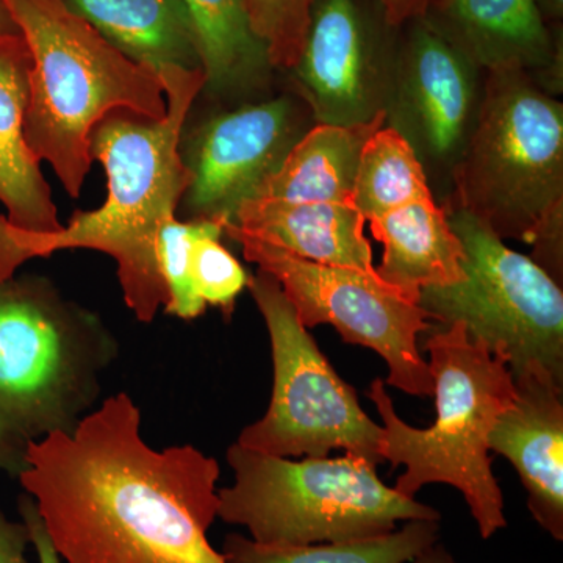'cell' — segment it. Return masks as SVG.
Listing matches in <instances>:
<instances>
[{
    "label": "cell",
    "mask_w": 563,
    "mask_h": 563,
    "mask_svg": "<svg viewBox=\"0 0 563 563\" xmlns=\"http://www.w3.org/2000/svg\"><path fill=\"white\" fill-rule=\"evenodd\" d=\"M220 463L191 444L154 450L128 393L76 431L31 444L18 479L66 563H228L207 539Z\"/></svg>",
    "instance_id": "cell-1"
},
{
    "label": "cell",
    "mask_w": 563,
    "mask_h": 563,
    "mask_svg": "<svg viewBox=\"0 0 563 563\" xmlns=\"http://www.w3.org/2000/svg\"><path fill=\"white\" fill-rule=\"evenodd\" d=\"M157 70L168 102L162 121L140 122L110 113L92 129V161L101 162L109 177V196L101 209L77 211L66 228L54 232L22 231L0 214V280L13 277L31 258L63 250H95L117 261L125 303L139 321L150 324L168 306L157 240L163 222L174 217L191 184L179 146L206 76L202 69L173 65Z\"/></svg>",
    "instance_id": "cell-2"
},
{
    "label": "cell",
    "mask_w": 563,
    "mask_h": 563,
    "mask_svg": "<svg viewBox=\"0 0 563 563\" xmlns=\"http://www.w3.org/2000/svg\"><path fill=\"white\" fill-rule=\"evenodd\" d=\"M440 206L468 211L501 240L532 244V261L562 287V102L521 70L485 73L472 139Z\"/></svg>",
    "instance_id": "cell-3"
},
{
    "label": "cell",
    "mask_w": 563,
    "mask_h": 563,
    "mask_svg": "<svg viewBox=\"0 0 563 563\" xmlns=\"http://www.w3.org/2000/svg\"><path fill=\"white\" fill-rule=\"evenodd\" d=\"M118 354L103 322L46 279L0 280V470L20 477L31 444L76 431Z\"/></svg>",
    "instance_id": "cell-4"
},
{
    "label": "cell",
    "mask_w": 563,
    "mask_h": 563,
    "mask_svg": "<svg viewBox=\"0 0 563 563\" xmlns=\"http://www.w3.org/2000/svg\"><path fill=\"white\" fill-rule=\"evenodd\" d=\"M32 52L24 139L73 198L90 172L91 132L114 111L168 113L161 74L125 57L62 0H2Z\"/></svg>",
    "instance_id": "cell-5"
},
{
    "label": "cell",
    "mask_w": 563,
    "mask_h": 563,
    "mask_svg": "<svg viewBox=\"0 0 563 563\" xmlns=\"http://www.w3.org/2000/svg\"><path fill=\"white\" fill-rule=\"evenodd\" d=\"M433 377L437 420L429 429L406 424L396 413L383 379L368 398L383 417L384 461L406 466L395 490L415 498L428 484H450L465 496L483 539L507 526L504 499L488 457V435L512 406L515 384L507 363L462 324L439 329L426 342Z\"/></svg>",
    "instance_id": "cell-6"
},
{
    "label": "cell",
    "mask_w": 563,
    "mask_h": 563,
    "mask_svg": "<svg viewBox=\"0 0 563 563\" xmlns=\"http://www.w3.org/2000/svg\"><path fill=\"white\" fill-rule=\"evenodd\" d=\"M235 483L218 492V517L263 544L340 543L395 531L398 521H440L433 507L387 487L357 455L287 457L228 450Z\"/></svg>",
    "instance_id": "cell-7"
},
{
    "label": "cell",
    "mask_w": 563,
    "mask_h": 563,
    "mask_svg": "<svg viewBox=\"0 0 563 563\" xmlns=\"http://www.w3.org/2000/svg\"><path fill=\"white\" fill-rule=\"evenodd\" d=\"M442 207L465 251V280L422 288L418 306L443 328L462 324L507 363L512 379L543 374L563 385L561 285L468 211Z\"/></svg>",
    "instance_id": "cell-8"
},
{
    "label": "cell",
    "mask_w": 563,
    "mask_h": 563,
    "mask_svg": "<svg viewBox=\"0 0 563 563\" xmlns=\"http://www.w3.org/2000/svg\"><path fill=\"white\" fill-rule=\"evenodd\" d=\"M247 287L272 340L274 387L265 417L243 429L236 443L276 457H328L344 450L373 465L385 462L383 428L332 368L276 277L258 269Z\"/></svg>",
    "instance_id": "cell-9"
},
{
    "label": "cell",
    "mask_w": 563,
    "mask_h": 563,
    "mask_svg": "<svg viewBox=\"0 0 563 563\" xmlns=\"http://www.w3.org/2000/svg\"><path fill=\"white\" fill-rule=\"evenodd\" d=\"M224 232L247 261L276 277L303 328L332 324L344 342L384 357L388 385L409 395H433L432 373L417 344L418 335L433 325L417 302L377 274L307 261L236 225H224Z\"/></svg>",
    "instance_id": "cell-10"
},
{
    "label": "cell",
    "mask_w": 563,
    "mask_h": 563,
    "mask_svg": "<svg viewBox=\"0 0 563 563\" xmlns=\"http://www.w3.org/2000/svg\"><path fill=\"white\" fill-rule=\"evenodd\" d=\"M407 24L398 40L385 125L410 144L443 203L476 125L485 73L422 18Z\"/></svg>",
    "instance_id": "cell-11"
},
{
    "label": "cell",
    "mask_w": 563,
    "mask_h": 563,
    "mask_svg": "<svg viewBox=\"0 0 563 563\" xmlns=\"http://www.w3.org/2000/svg\"><path fill=\"white\" fill-rule=\"evenodd\" d=\"M362 0H314L292 84L317 124L357 125L387 114L398 38Z\"/></svg>",
    "instance_id": "cell-12"
},
{
    "label": "cell",
    "mask_w": 563,
    "mask_h": 563,
    "mask_svg": "<svg viewBox=\"0 0 563 563\" xmlns=\"http://www.w3.org/2000/svg\"><path fill=\"white\" fill-rule=\"evenodd\" d=\"M307 113L292 98L218 114L195 132L184 162L191 173L185 202L195 220L232 224L236 210L306 135Z\"/></svg>",
    "instance_id": "cell-13"
},
{
    "label": "cell",
    "mask_w": 563,
    "mask_h": 563,
    "mask_svg": "<svg viewBox=\"0 0 563 563\" xmlns=\"http://www.w3.org/2000/svg\"><path fill=\"white\" fill-rule=\"evenodd\" d=\"M421 18L483 73L521 70L562 91V38L536 0H439Z\"/></svg>",
    "instance_id": "cell-14"
},
{
    "label": "cell",
    "mask_w": 563,
    "mask_h": 563,
    "mask_svg": "<svg viewBox=\"0 0 563 563\" xmlns=\"http://www.w3.org/2000/svg\"><path fill=\"white\" fill-rule=\"evenodd\" d=\"M515 399L488 435V450L509 459L528 492L537 523L563 540V385L543 374L514 379Z\"/></svg>",
    "instance_id": "cell-15"
},
{
    "label": "cell",
    "mask_w": 563,
    "mask_h": 563,
    "mask_svg": "<svg viewBox=\"0 0 563 563\" xmlns=\"http://www.w3.org/2000/svg\"><path fill=\"white\" fill-rule=\"evenodd\" d=\"M32 52L21 35H0V202L14 228L62 229L49 184L24 139L31 98Z\"/></svg>",
    "instance_id": "cell-16"
},
{
    "label": "cell",
    "mask_w": 563,
    "mask_h": 563,
    "mask_svg": "<svg viewBox=\"0 0 563 563\" xmlns=\"http://www.w3.org/2000/svg\"><path fill=\"white\" fill-rule=\"evenodd\" d=\"M365 222L351 203L250 199L232 225L307 261L377 274L372 244L363 235Z\"/></svg>",
    "instance_id": "cell-17"
},
{
    "label": "cell",
    "mask_w": 563,
    "mask_h": 563,
    "mask_svg": "<svg viewBox=\"0 0 563 563\" xmlns=\"http://www.w3.org/2000/svg\"><path fill=\"white\" fill-rule=\"evenodd\" d=\"M374 239L384 244L377 276L410 301L428 287L465 280V251L435 198L421 199L369 220Z\"/></svg>",
    "instance_id": "cell-18"
},
{
    "label": "cell",
    "mask_w": 563,
    "mask_h": 563,
    "mask_svg": "<svg viewBox=\"0 0 563 563\" xmlns=\"http://www.w3.org/2000/svg\"><path fill=\"white\" fill-rule=\"evenodd\" d=\"M385 118L357 125H313L250 199L352 206L363 146L384 128Z\"/></svg>",
    "instance_id": "cell-19"
},
{
    "label": "cell",
    "mask_w": 563,
    "mask_h": 563,
    "mask_svg": "<svg viewBox=\"0 0 563 563\" xmlns=\"http://www.w3.org/2000/svg\"><path fill=\"white\" fill-rule=\"evenodd\" d=\"M125 57L201 69L190 14L181 0H62Z\"/></svg>",
    "instance_id": "cell-20"
},
{
    "label": "cell",
    "mask_w": 563,
    "mask_h": 563,
    "mask_svg": "<svg viewBox=\"0 0 563 563\" xmlns=\"http://www.w3.org/2000/svg\"><path fill=\"white\" fill-rule=\"evenodd\" d=\"M196 33L206 87L243 91L268 79L273 65L251 27L244 0H181Z\"/></svg>",
    "instance_id": "cell-21"
},
{
    "label": "cell",
    "mask_w": 563,
    "mask_h": 563,
    "mask_svg": "<svg viewBox=\"0 0 563 563\" xmlns=\"http://www.w3.org/2000/svg\"><path fill=\"white\" fill-rule=\"evenodd\" d=\"M439 521H407L399 531L325 544H263L231 533L224 542L228 563H406L439 540Z\"/></svg>",
    "instance_id": "cell-22"
},
{
    "label": "cell",
    "mask_w": 563,
    "mask_h": 563,
    "mask_svg": "<svg viewBox=\"0 0 563 563\" xmlns=\"http://www.w3.org/2000/svg\"><path fill=\"white\" fill-rule=\"evenodd\" d=\"M428 198L433 192L410 144L388 125L374 132L363 146L352 206L369 221Z\"/></svg>",
    "instance_id": "cell-23"
},
{
    "label": "cell",
    "mask_w": 563,
    "mask_h": 563,
    "mask_svg": "<svg viewBox=\"0 0 563 563\" xmlns=\"http://www.w3.org/2000/svg\"><path fill=\"white\" fill-rule=\"evenodd\" d=\"M209 224V220L177 221L176 217L163 222L157 240V261L163 280L169 292L165 312L195 320L206 310L191 280V250L196 239Z\"/></svg>",
    "instance_id": "cell-24"
},
{
    "label": "cell",
    "mask_w": 563,
    "mask_h": 563,
    "mask_svg": "<svg viewBox=\"0 0 563 563\" xmlns=\"http://www.w3.org/2000/svg\"><path fill=\"white\" fill-rule=\"evenodd\" d=\"M224 225L210 221L191 250V280L202 302L231 312L236 296L250 284L239 261L220 243Z\"/></svg>",
    "instance_id": "cell-25"
},
{
    "label": "cell",
    "mask_w": 563,
    "mask_h": 563,
    "mask_svg": "<svg viewBox=\"0 0 563 563\" xmlns=\"http://www.w3.org/2000/svg\"><path fill=\"white\" fill-rule=\"evenodd\" d=\"M314 0H244L255 35L273 68L288 70L301 55Z\"/></svg>",
    "instance_id": "cell-26"
},
{
    "label": "cell",
    "mask_w": 563,
    "mask_h": 563,
    "mask_svg": "<svg viewBox=\"0 0 563 563\" xmlns=\"http://www.w3.org/2000/svg\"><path fill=\"white\" fill-rule=\"evenodd\" d=\"M18 507H20L22 521L31 531L32 544L35 547L36 554H38L40 563H62L60 554L57 553L54 543H52L49 533H47L46 526H44L43 518L38 512V507H36L32 496L22 495Z\"/></svg>",
    "instance_id": "cell-27"
},
{
    "label": "cell",
    "mask_w": 563,
    "mask_h": 563,
    "mask_svg": "<svg viewBox=\"0 0 563 563\" xmlns=\"http://www.w3.org/2000/svg\"><path fill=\"white\" fill-rule=\"evenodd\" d=\"M31 543V531L24 521L13 523L0 510V563H29L25 550Z\"/></svg>",
    "instance_id": "cell-28"
},
{
    "label": "cell",
    "mask_w": 563,
    "mask_h": 563,
    "mask_svg": "<svg viewBox=\"0 0 563 563\" xmlns=\"http://www.w3.org/2000/svg\"><path fill=\"white\" fill-rule=\"evenodd\" d=\"M383 10L385 21L391 27H402L407 22L424 16L439 0H377Z\"/></svg>",
    "instance_id": "cell-29"
},
{
    "label": "cell",
    "mask_w": 563,
    "mask_h": 563,
    "mask_svg": "<svg viewBox=\"0 0 563 563\" xmlns=\"http://www.w3.org/2000/svg\"><path fill=\"white\" fill-rule=\"evenodd\" d=\"M415 563H457L442 544L433 543L413 559Z\"/></svg>",
    "instance_id": "cell-30"
},
{
    "label": "cell",
    "mask_w": 563,
    "mask_h": 563,
    "mask_svg": "<svg viewBox=\"0 0 563 563\" xmlns=\"http://www.w3.org/2000/svg\"><path fill=\"white\" fill-rule=\"evenodd\" d=\"M543 20L547 22H558L563 16V0H536Z\"/></svg>",
    "instance_id": "cell-31"
},
{
    "label": "cell",
    "mask_w": 563,
    "mask_h": 563,
    "mask_svg": "<svg viewBox=\"0 0 563 563\" xmlns=\"http://www.w3.org/2000/svg\"><path fill=\"white\" fill-rule=\"evenodd\" d=\"M16 22L11 18L10 11L7 10L5 3L0 0V35H20Z\"/></svg>",
    "instance_id": "cell-32"
}]
</instances>
